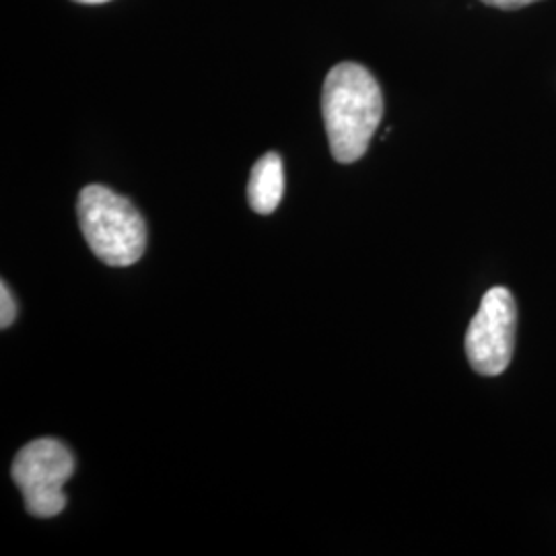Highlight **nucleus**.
<instances>
[{
	"label": "nucleus",
	"instance_id": "nucleus-1",
	"mask_svg": "<svg viewBox=\"0 0 556 556\" xmlns=\"http://www.w3.org/2000/svg\"><path fill=\"white\" fill-rule=\"evenodd\" d=\"M321 114L332 157L361 160L383 118V96L376 77L357 62H340L324 80Z\"/></svg>",
	"mask_w": 556,
	"mask_h": 556
},
{
	"label": "nucleus",
	"instance_id": "nucleus-2",
	"mask_svg": "<svg viewBox=\"0 0 556 556\" xmlns=\"http://www.w3.org/2000/svg\"><path fill=\"white\" fill-rule=\"evenodd\" d=\"M79 225L91 252L108 266H130L147 248V227L137 206L114 190L91 184L77 202Z\"/></svg>",
	"mask_w": 556,
	"mask_h": 556
},
{
	"label": "nucleus",
	"instance_id": "nucleus-3",
	"mask_svg": "<svg viewBox=\"0 0 556 556\" xmlns=\"http://www.w3.org/2000/svg\"><path fill=\"white\" fill-rule=\"evenodd\" d=\"M11 475L31 516H59L66 507L64 484L75 475V457L59 439H38L21 450Z\"/></svg>",
	"mask_w": 556,
	"mask_h": 556
},
{
	"label": "nucleus",
	"instance_id": "nucleus-4",
	"mask_svg": "<svg viewBox=\"0 0 556 556\" xmlns=\"http://www.w3.org/2000/svg\"><path fill=\"white\" fill-rule=\"evenodd\" d=\"M517 305L509 289L493 287L466 332V357L480 376L503 374L516 351Z\"/></svg>",
	"mask_w": 556,
	"mask_h": 556
},
{
	"label": "nucleus",
	"instance_id": "nucleus-5",
	"mask_svg": "<svg viewBox=\"0 0 556 556\" xmlns=\"http://www.w3.org/2000/svg\"><path fill=\"white\" fill-rule=\"evenodd\" d=\"M285 192V172L282 160L277 153H266L256 161L248 184V200L252 211L258 215H270L277 211Z\"/></svg>",
	"mask_w": 556,
	"mask_h": 556
},
{
	"label": "nucleus",
	"instance_id": "nucleus-6",
	"mask_svg": "<svg viewBox=\"0 0 556 556\" xmlns=\"http://www.w3.org/2000/svg\"><path fill=\"white\" fill-rule=\"evenodd\" d=\"M0 326L2 328H9L15 318H17V303L13 299V293L9 291L7 282L2 280V287H0Z\"/></svg>",
	"mask_w": 556,
	"mask_h": 556
},
{
	"label": "nucleus",
	"instance_id": "nucleus-7",
	"mask_svg": "<svg viewBox=\"0 0 556 556\" xmlns=\"http://www.w3.org/2000/svg\"><path fill=\"white\" fill-rule=\"evenodd\" d=\"M482 2H484V4H489V7L501 9V11H517V9L530 7V4L540 2V0H482Z\"/></svg>",
	"mask_w": 556,
	"mask_h": 556
},
{
	"label": "nucleus",
	"instance_id": "nucleus-8",
	"mask_svg": "<svg viewBox=\"0 0 556 556\" xmlns=\"http://www.w3.org/2000/svg\"><path fill=\"white\" fill-rule=\"evenodd\" d=\"M75 2H83V4H101V2H108V0H75Z\"/></svg>",
	"mask_w": 556,
	"mask_h": 556
}]
</instances>
